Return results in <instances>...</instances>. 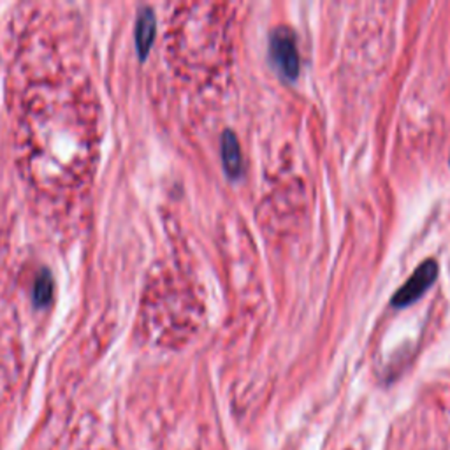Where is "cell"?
Masks as SVG:
<instances>
[{"mask_svg": "<svg viewBox=\"0 0 450 450\" xmlns=\"http://www.w3.org/2000/svg\"><path fill=\"white\" fill-rule=\"evenodd\" d=\"M269 57L273 66L287 79H296L300 74V52L296 35L290 28L278 27L269 35Z\"/></svg>", "mask_w": 450, "mask_h": 450, "instance_id": "1", "label": "cell"}, {"mask_svg": "<svg viewBox=\"0 0 450 450\" xmlns=\"http://www.w3.org/2000/svg\"><path fill=\"white\" fill-rule=\"evenodd\" d=\"M438 276V264L430 259V261H424L419 268L415 269L412 276L406 280L405 285L394 294L392 297V306L396 308H405V306L412 304L417 300L422 297V294L433 285V282Z\"/></svg>", "mask_w": 450, "mask_h": 450, "instance_id": "2", "label": "cell"}, {"mask_svg": "<svg viewBox=\"0 0 450 450\" xmlns=\"http://www.w3.org/2000/svg\"><path fill=\"white\" fill-rule=\"evenodd\" d=\"M220 153L227 176L232 179L239 178L241 172H243V157H241L239 141H237L236 134L232 131H225L224 136H222Z\"/></svg>", "mask_w": 450, "mask_h": 450, "instance_id": "3", "label": "cell"}, {"mask_svg": "<svg viewBox=\"0 0 450 450\" xmlns=\"http://www.w3.org/2000/svg\"><path fill=\"white\" fill-rule=\"evenodd\" d=\"M155 14L153 11L145 7V9L139 13L138 21H136V48L141 59H145L148 55L151 42L155 39Z\"/></svg>", "mask_w": 450, "mask_h": 450, "instance_id": "4", "label": "cell"}, {"mask_svg": "<svg viewBox=\"0 0 450 450\" xmlns=\"http://www.w3.org/2000/svg\"><path fill=\"white\" fill-rule=\"evenodd\" d=\"M53 292H55V283H53V275L48 269H42L37 275L34 283V290H32V300L37 306H46L53 300Z\"/></svg>", "mask_w": 450, "mask_h": 450, "instance_id": "5", "label": "cell"}]
</instances>
